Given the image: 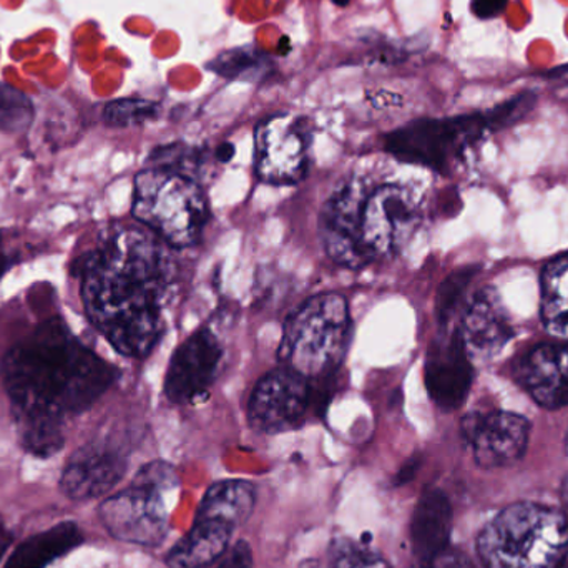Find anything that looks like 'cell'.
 I'll return each instance as SVG.
<instances>
[{
	"label": "cell",
	"mask_w": 568,
	"mask_h": 568,
	"mask_svg": "<svg viewBox=\"0 0 568 568\" xmlns=\"http://www.w3.org/2000/svg\"><path fill=\"white\" fill-rule=\"evenodd\" d=\"M119 376L116 367L80 343L59 317L37 326L2 364L23 449L39 457L59 453L67 417L90 409Z\"/></svg>",
	"instance_id": "1"
},
{
	"label": "cell",
	"mask_w": 568,
	"mask_h": 568,
	"mask_svg": "<svg viewBox=\"0 0 568 568\" xmlns=\"http://www.w3.org/2000/svg\"><path fill=\"white\" fill-rule=\"evenodd\" d=\"M172 278L163 240L146 229L116 230L80 265L87 316L120 354L142 359L162 336Z\"/></svg>",
	"instance_id": "2"
},
{
	"label": "cell",
	"mask_w": 568,
	"mask_h": 568,
	"mask_svg": "<svg viewBox=\"0 0 568 568\" xmlns=\"http://www.w3.org/2000/svg\"><path fill=\"white\" fill-rule=\"evenodd\" d=\"M477 550L486 568H559L568 554L567 516L539 504H513L484 527Z\"/></svg>",
	"instance_id": "3"
},
{
	"label": "cell",
	"mask_w": 568,
	"mask_h": 568,
	"mask_svg": "<svg viewBox=\"0 0 568 568\" xmlns=\"http://www.w3.org/2000/svg\"><path fill=\"white\" fill-rule=\"evenodd\" d=\"M351 331L353 320L346 297L317 294L287 316L280 361L311 381L337 377L351 344Z\"/></svg>",
	"instance_id": "4"
},
{
	"label": "cell",
	"mask_w": 568,
	"mask_h": 568,
	"mask_svg": "<svg viewBox=\"0 0 568 568\" xmlns=\"http://www.w3.org/2000/svg\"><path fill=\"white\" fill-rule=\"evenodd\" d=\"M132 213L166 245L189 248L202 240L210 205L199 180L150 166L135 176Z\"/></svg>",
	"instance_id": "5"
},
{
	"label": "cell",
	"mask_w": 568,
	"mask_h": 568,
	"mask_svg": "<svg viewBox=\"0 0 568 568\" xmlns=\"http://www.w3.org/2000/svg\"><path fill=\"white\" fill-rule=\"evenodd\" d=\"M176 489L179 477L170 464H149L136 474L129 489L105 500L100 516L115 539L159 546L169 529L170 500Z\"/></svg>",
	"instance_id": "6"
},
{
	"label": "cell",
	"mask_w": 568,
	"mask_h": 568,
	"mask_svg": "<svg viewBox=\"0 0 568 568\" xmlns=\"http://www.w3.org/2000/svg\"><path fill=\"white\" fill-rule=\"evenodd\" d=\"M490 129L489 115L416 120L386 136V152L399 162L446 172L467 145Z\"/></svg>",
	"instance_id": "7"
},
{
	"label": "cell",
	"mask_w": 568,
	"mask_h": 568,
	"mask_svg": "<svg viewBox=\"0 0 568 568\" xmlns=\"http://www.w3.org/2000/svg\"><path fill=\"white\" fill-rule=\"evenodd\" d=\"M310 414L323 416L313 381L282 366L263 376L248 403V420L258 433L297 429Z\"/></svg>",
	"instance_id": "8"
},
{
	"label": "cell",
	"mask_w": 568,
	"mask_h": 568,
	"mask_svg": "<svg viewBox=\"0 0 568 568\" xmlns=\"http://www.w3.org/2000/svg\"><path fill=\"white\" fill-rule=\"evenodd\" d=\"M311 133L303 119L273 115L256 126L255 175L266 185L293 186L310 169Z\"/></svg>",
	"instance_id": "9"
},
{
	"label": "cell",
	"mask_w": 568,
	"mask_h": 568,
	"mask_svg": "<svg viewBox=\"0 0 568 568\" xmlns=\"http://www.w3.org/2000/svg\"><path fill=\"white\" fill-rule=\"evenodd\" d=\"M417 223L419 212L409 190L396 183H386L367 192L361 232L374 262L399 253L413 239Z\"/></svg>",
	"instance_id": "10"
},
{
	"label": "cell",
	"mask_w": 568,
	"mask_h": 568,
	"mask_svg": "<svg viewBox=\"0 0 568 568\" xmlns=\"http://www.w3.org/2000/svg\"><path fill=\"white\" fill-rule=\"evenodd\" d=\"M366 183L349 180L324 203L320 216V239L326 255L341 268L361 270L374 262L361 232Z\"/></svg>",
	"instance_id": "11"
},
{
	"label": "cell",
	"mask_w": 568,
	"mask_h": 568,
	"mask_svg": "<svg viewBox=\"0 0 568 568\" xmlns=\"http://www.w3.org/2000/svg\"><path fill=\"white\" fill-rule=\"evenodd\" d=\"M222 357V344L209 327L193 333L170 361L163 384L166 399L176 406L203 399L219 376Z\"/></svg>",
	"instance_id": "12"
},
{
	"label": "cell",
	"mask_w": 568,
	"mask_h": 568,
	"mask_svg": "<svg viewBox=\"0 0 568 568\" xmlns=\"http://www.w3.org/2000/svg\"><path fill=\"white\" fill-rule=\"evenodd\" d=\"M530 424L506 410L470 413L463 419V436L473 447L476 463L496 469L517 463L529 444Z\"/></svg>",
	"instance_id": "13"
},
{
	"label": "cell",
	"mask_w": 568,
	"mask_h": 568,
	"mask_svg": "<svg viewBox=\"0 0 568 568\" xmlns=\"http://www.w3.org/2000/svg\"><path fill=\"white\" fill-rule=\"evenodd\" d=\"M473 377V359L464 347L459 331L430 344L424 383L430 399L439 409L446 413L459 409L469 396Z\"/></svg>",
	"instance_id": "14"
},
{
	"label": "cell",
	"mask_w": 568,
	"mask_h": 568,
	"mask_svg": "<svg viewBox=\"0 0 568 568\" xmlns=\"http://www.w3.org/2000/svg\"><path fill=\"white\" fill-rule=\"evenodd\" d=\"M457 331L473 363L496 356L514 336L509 314L494 287H484L473 297Z\"/></svg>",
	"instance_id": "15"
},
{
	"label": "cell",
	"mask_w": 568,
	"mask_h": 568,
	"mask_svg": "<svg viewBox=\"0 0 568 568\" xmlns=\"http://www.w3.org/2000/svg\"><path fill=\"white\" fill-rule=\"evenodd\" d=\"M516 379L546 409L568 404V343L532 347L516 366Z\"/></svg>",
	"instance_id": "16"
},
{
	"label": "cell",
	"mask_w": 568,
	"mask_h": 568,
	"mask_svg": "<svg viewBox=\"0 0 568 568\" xmlns=\"http://www.w3.org/2000/svg\"><path fill=\"white\" fill-rule=\"evenodd\" d=\"M126 470V463L116 450L87 446L77 450L62 474V490L72 499H93L116 486Z\"/></svg>",
	"instance_id": "17"
},
{
	"label": "cell",
	"mask_w": 568,
	"mask_h": 568,
	"mask_svg": "<svg viewBox=\"0 0 568 568\" xmlns=\"http://www.w3.org/2000/svg\"><path fill=\"white\" fill-rule=\"evenodd\" d=\"M453 530V507L446 494L427 489L417 503L413 519V544L417 557L430 562L447 549Z\"/></svg>",
	"instance_id": "18"
},
{
	"label": "cell",
	"mask_w": 568,
	"mask_h": 568,
	"mask_svg": "<svg viewBox=\"0 0 568 568\" xmlns=\"http://www.w3.org/2000/svg\"><path fill=\"white\" fill-rule=\"evenodd\" d=\"M233 529L219 520L196 517L195 526L173 547L169 556L173 568H206L229 549Z\"/></svg>",
	"instance_id": "19"
},
{
	"label": "cell",
	"mask_w": 568,
	"mask_h": 568,
	"mask_svg": "<svg viewBox=\"0 0 568 568\" xmlns=\"http://www.w3.org/2000/svg\"><path fill=\"white\" fill-rule=\"evenodd\" d=\"M80 542L82 534L75 524H59L20 544L3 568H45L63 554L75 549Z\"/></svg>",
	"instance_id": "20"
},
{
	"label": "cell",
	"mask_w": 568,
	"mask_h": 568,
	"mask_svg": "<svg viewBox=\"0 0 568 568\" xmlns=\"http://www.w3.org/2000/svg\"><path fill=\"white\" fill-rule=\"evenodd\" d=\"M256 504L255 487L245 480H223L206 493L200 507V517L219 520L233 530L252 516Z\"/></svg>",
	"instance_id": "21"
},
{
	"label": "cell",
	"mask_w": 568,
	"mask_h": 568,
	"mask_svg": "<svg viewBox=\"0 0 568 568\" xmlns=\"http://www.w3.org/2000/svg\"><path fill=\"white\" fill-rule=\"evenodd\" d=\"M542 321L550 336L568 343V253L544 268Z\"/></svg>",
	"instance_id": "22"
},
{
	"label": "cell",
	"mask_w": 568,
	"mask_h": 568,
	"mask_svg": "<svg viewBox=\"0 0 568 568\" xmlns=\"http://www.w3.org/2000/svg\"><path fill=\"white\" fill-rule=\"evenodd\" d=\"M32 120L33 105L29 97L0 82V132H26Z\"/></svg>",
	"instance_id": "23"
},
{
	"label": "cell",
	"mask_w": 568,
	"mask_h": 568,
	"mask_svg": "<svg viewBox=\"0 0 568 568\" xmlns=\"http://www.w3.org/2000/svg\"><path fill=\"white\" fill-rule=\"evenodd\" d=\"M156 115H159V105L155 102L143 99H120L106 103L102 119L109 126L125 129V126L142 125L155 119Z\"/></svg>",
	"instance_id": "24"
},
{
	"label": "cell",
	"mask_w": 568,
	"mask_h": 568,
	"mask_svg": "<svg viewBox=\"0 0 568 568\" xmlns=\"http://www.w3.org/2000/svg\"><path fill=\"white\" fill-rule=\"evenodd\" d=\"M149 160L152 166L172 170V172H179L182 175L195 179V172L200 169V163H202V150L176 142L172 143V145H163L153 150Z\"/></svg>",
	"instance_id": "25"
},
{
	"label": "cell",
	"mask_w": 568,
	"mask_h": 568,
	"mask_svg": "<svg viewBox=\"0 0 568 568\" xmlns=\"http://www.w3.org/2000/svg\"><path fill=\"white\" fill-rule=\"evenodd\" d=\"M476 273V266H467V268L457 270L440 284L436 297V314L440 324H446L450 316L456 313L457 306L463 301L464 294H466L467 287H469Z\"/></svg>",
	"instance_id": "26"
},
{
	"label": "cell",
	"mask_w": 568,
	"mask_h": 568,
	"mask_svg": "<svg viewBox=\"0 0 568 568\" xmlns=\"http://www.w3.org/2000/svg\"><path fill=\"white\" fill-rule=\"evenodd\" d=\"M263 63V53L253 49H233L223 52L222 55L215 57L206 69L215 72L216 75L226 77V79H236L250 70L258 69Z\"/></svg>",
	"instance_id": "27"
},
{
	"label": "cell",
	"mask_w": 568,
	"mask_h": 568,
	"mask_svg": "<svg viewBox=\"0 0 568 568\" xmlns=\"http://www.w3.org/2000/svg\"><path fill=\"white\" fill-rule=\"evenodd\" d=\"M331 568H390V566L366 546L341 540L334 546Z\"/></svg>",
	"instance_id": "28"
},
{
	"label": "cell",
	"mask_w": 568,
	"mask_h": 568,
	"mask_svg": "<svg viewBox=\"0 0 568 568\" xmlns=\"http://www.w3.org/2000/svg\"><path fill=\"white\" fill-rule=\"evenodd\" d=\"M223 557V556H222ZM253 567V552L252 547L245 540H240L239 544L232 547L229 552L223 557L222 562L216 568H252Z\"/></svg>",
	"instance_id": "29"
},
{
	"label": "cell",
	"mask_w": 568,
	"mask_h": 568,
	"mask_svg": "<svg viewBox=\"0 0 568 568\" xmlns=\"http://www.w3.org/2000/svg\"><path fill=\"white\" fill-rule=\"evenodd\" d=\"M430 568H476L474 564L467 559L459 550L444 549L443 552L437 554L433 560H430Z\"/></svg>",
	"instance_id": "30"
},
{
	"label": "cell",
	"mask_w": 568,
	"mask_h": 568,
	"mask_svg": "<svg viewBox=\"0 0 568 568\" xmlns=\"http://www.w3.org/2000/svg\"><path fill=\"white\" fill-rule=\"evenodd\" d=\"M509 0H473V12L479 19H494L500 16L507 7Z\"/></svg>",
	"instance_id": "31"
},
{
	"label": "cell",
	"mask_w": 568,
	"mask_h": 568,
	"mask_svg": "<svg viewBox=\"0 0 568 568\" xmlns=\"http://www.w3.org/2000/svg\"><path fill=\"white\" fill-rule=\"evenodd\" d=\"M417 467H419V463H417V459L409 460V463H407L406 466L403 467V470H400V483H406V480H409L410 477L414 476V473H416Z\"/></svg>",
	"instance_id": "32"
},
{
	"label": "cell",
	"mask_w": 568,
	"mask_h": 568,
	"mask_svg": "<svg viewBox=\"0 0 568 568\" xmlns=\"http://www.w3.org/2000/svg\"><path fill=\"white\" fill-rule=\"evenodd\" d=\"M233 155H235V146H233L232 143H223V145L216 150V156H219V160H222V162H230Z\"/></svg>",
	"instance_id": "33"
},
{
	"label": "cell",
	"mask_w": 568,
	"mask_h": 568,
	"mask_svg": "<svg viewBox=\"0 0 568 568\" xmlns=\"http://www.w3.org/2000/svg\"><path fill=\"white\" fill-rule=\"evenodd\" d=\"M9 268V258H7L6 253H3L2 246V235H0V278H2L3 273Z\"/></svg>",
	"instance_id": "34"
},
{
	"label": "cell",
	"mask_w": 568,
	"mask_h": 568,
	"mask_svg": "<svg viewBox=\"0 0 568 568\" xmlns=\"http://www.w3.org/2000/svg\"><path fill=\"white\" fill-rule=\"evenodd\" d=\"M10 544V534L6 529H0V557L6 552Z\"/></svg>",
	"instance_id": "35"
},
{
	"label": "cell",
	"mask_w": 568,
	"mask_h": 568,
	"mask_svg": "<svg viewBox=\"0 0 568 568\" xmlns=\"http://www.w3.org/2000/svg\"><path fill=\"white\" fill-rule=\"evenodd\" d=\"M333 2L336 3V6L346 7L347 3L351 2V0H333Z\"/></svg>",
	"instance_id": "36"
},
{
	"label": "cell",
	"mask_w": 568,
	"mask_h": 568,
	"mask_svg": "<svg viewBox=\"0 0 568 568\" xmlns=\"http://www.w3.org/2000/svg\"><path fill=\"white\" fill-rule=\"evenodd\" d=\"M567 446H568V436H567Z\"/></svg>",
	"instance_id": "37"
}]
</instances>
